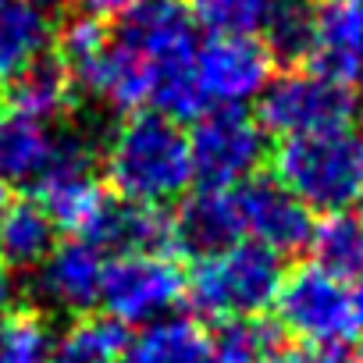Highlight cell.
Masks as SVG:
<instances>
[{
  "instance_id": "obj_24",
  "label": "cell",
  "mask_w": 363,
  "mask_h": 363,
  "mask_svg": "<svg viewBox=\"0 0 363 363\" xmlns=\"http://www.w3.org/2000/svg\"><path fill=\"white\" fill-rule=\"evenodd\" d=\"M50 328L36 310H8L0 317V363H50Z\"/></svg>"
},
{
  "instance_id": "obj_23",
  "label": "cell",
  "mask_w": 363,
  "mask_h": 363,
  "mask_svg": "<svg viewBox=\"0 0 363 363\" xmlns=\"http://www.w3.org/2000/svg\"><path fill=\"white\" fill-rule=\"evenodd\" d=\"M214 349L218 363H278V356L285 352V335L281 324L267 317H239L221 324Z\"/></svg>"
},
{
  "instance_id": "obj_16",
  "label": "cell",
  "mask_w": 363,
  "mask_h": 363,
  "mask_svg": "<svg viewBox=\"0 0 363 363\" xmlns=\"http://www.w3.org/2000/svg\"><path fill=\"white\" fill-rule=\"evenodd\" d=\"M128 363H218V349L196 317H160L128 342Z\"/></svg>"
},
{
  "instance_id": "obj_12",
  "label": "cell",
  "mask_w": 363,
  "mask_h": 363,
  "mask_svg": "<svg viewBox=\"0 0 363 363\" xmlns=\"http://www.w3.org/2000/svg\"><path fill=\"white\" fill-rule=\"evenodd\" d=\"M104 253L86 239L57 242L54 253L36 267V292L54 310L82 317L89 306L100 303V281H104Z\"/></svg>"
},
{
  "instance_id": "obj_20",
  "label": "cell",
  "mask_w": 363,
  "mask_h": 363,
  "mask_svg": "<svg viewBox=\"0 0 363 363\" xmlns=\"http://www.w3.org/2000/svg\"><path fill=\"white\" fill-rule=\"evenodd\" d=\"M128 352V328L107 313L75 317L54 342L50 363H114Z\"/></svg>"
},
{
  "instance_id": "obj_28",
  "label": "cell",
  "mask_w": 363,
  "mask_h": 363,
  "mask_svg": "<svg viewBox=\"0 0 363 363\" xmlns=\"http://www.w3.org/2000/svg\"><path fill=\"white\" fill-rule=\"evenodd\" d=\"M79 4H82L86 15H93V18H111V15H125L135 0H79Z\"/></svg>"
},
{
  "instance_id": "obj_13",
  "label": "cell",
  "mask_w": 363,
  "mask_h": 363,
  "mask_svg": "<svg viewBox=\"0 0 363 363\" xmlns=\"http://www.w3.org/2000/svg\"><path fill=\"white\" fill-rule=\"evenodd\" d=\"M93 242L100 253H171L174 250V221L164 207L128 203V200H104L100 214L79 235Z\"/></svg>"
},
{
  "instance_id": "obj_29",
  "label": "cell",
  "mask_w": 363,
  "mask_h": 363,
  "mask_svg": "<svg viewBox=\"0 0 363 363\" xmlns=\"http://www.w3.org/2000/svg\"><path fill=\"white\" fill-rule=\"evenodd\" d=\"M15 296H18V289H15V281H11V274L0 267V317H4L8 310H11V303H15Z\"/></svg>"
},
{
  "instance_id": "obj_21",
  "label": "cell",
  "mask_w": 363,
  "mask_h": 363,
  "mask_svg": "<svg viewBox=\"0 0 363 363\" xmlns=\"http://www.w3.org/2000/svg\"><path fill=\"white\" fill-rule=\"evenodd\" d=\"M313 15L317 0H271L260 22L264 50L274 65H299L310 57L313 47Z\"/></svg>"
},
{
  "instance_id": "obj_11",
  "label": "cell",
  "mask_w": 363,
  "mask_h": 363,
  "mask_svg": "<svg viewBox=\"0 0 363 363\" xmlns=\"http://www.w3.org/2000/svg\"><path fill=\"white\" fill-rule=\"evenodd\" d=\"M306 65L338 86L363 79V0H317Z\"/></svg>"
},
{
  "instance_id": "obj_3",
  "label": "cell",
  "mask_w": 363,
  "mask_h": 363,
  "mask_svg": "<svg viewBox=\"0 0 363 363\" xmlns=\"http://www.w3.org/2000/svg\"><path fill=\"white\" fill-rule=\"evenodd\" d=\"M281 278V257L242 239L221 253L200 257L193 274L186 278V296L200 317L218 324L264 317V310H271L278 299Z\"/></svg>"
},
{
  "instance_id": "obj_7",
  "label": "cell",
  "mask_w": 363,
  "mask_h": 363,
  "mask_svg": "<svg viewBox=\"0 0 363 363\" xmlns=\"http://www.w3.org/2000/svg\"><path fill=\"white\" fill-rule=\"evenodd\" d=\"M356 111L352 89L338 86L317 72H285L264 86L257 96V125L271 135H306L320 128L349 125Z\"/></svg>"
},
{
  "instance_id": "obj_2",
  "label": "cell",
  "mask_w": 363,
  "mask_h": 363,
  "mask_svg": "<svg viewBox=\"0 0 363 363\" xmlns=\"http://www.w3.org/2000/svg\"><path fill=\"white\" fill-rule=\"evenodd\" d=\"M274 178L306 211L345 214L363 203V135L349 125L289 135L274 146Z\"/></svg>"
},
{
  "instance_id": "obj_18",
  "label": "cell",
  "mask_w": 363,
  "mask_h": 363,
  "mask_svg": "<svg viewBox=\"0 0 363 363\" xmlns=\"http://www.w3.org/2000/svg\"><path fill=\"white\" fill-rule=\"evenodd\" d=\"M57 246V225L36 200H15L0 225V267L36 271Z\"/></svg>"
},
{
  "instance_id": "obj_32",
  "label": "cell",
  "mask_w": 363,
  "mask_h": 363,
  "mask_svg": "<svg viewBox=\"0 0 363 363\" xmlns=\"http://www.w3.org/2000/svg\"><path fill=\"white\" fill-rule=\"evenodd\" d=\"M356 221H359V228H363V211H359V218H356Z\"/></svg>"
},
{
  "instance_id": "obj_10",
  "label": "cell",
  "mask_w": 363,
  "mask_h": 363,
  "mask_svg": "<svg viewBox=\"0 0 363 363\" xmlns=\"http://www.w3.org/2000/svg\"><path fill=\"white\" fill-rule=\"evenodd\" d=\"M232 193H235L246 242H257L278 257H292L310 246L313 218L274 174H253Z\"/></svg>"
},
{
  "instance_id": "obj_22",
  "label": "cell",
  "mask_w": 363,
  "mask_h": 363,
  "mask_svg": "<svg viewBox=\"0 0 363 363\" xmlns=\"http://www.w3.org/2000/svg\"><path fill=\"white\" fill-rule=\"evenodd\" d=\"M313 264L342 281L363 285V228L349 214H328L310 235Z\"/></svg>"
},
{
  "instance_id": "obj_30",
  "label": "cell",
  "mask_w": 363,
  "mask_h": 363,
  "mask_svg": "<svg viewBox=\"0 0 363 363\" xmlns=\"http://www.w3.org/2000/svg\"><path fill=\"white\" fill-rule=\"evenodd\" d=\"M26 4L36 8V11H43L47 18H54V15H61L68 8V0H26Z\"/></svg>"
},
{
  "instance_id": "obj_5",
  "label": "cell",
  "mask_w": 363,
  "mask_h": 363,
  "mask_svg": "<svg viewBox=\"0 0 363 363\" xmlns=\"http://www.w3.org/2000/svg\"><path fill=\"white\" fill-rule=\"evenodd\" d=\"M189 157L200 189H235L260 171L267 157L264 128L242 107H214L196 118Z\"/></svg>"
},
{
  "instance_id": "obj_27",
  "label": "cell",
  "mask_w": 363,
  "mask_h": 363,
  "mask_svg": "<svg viewBox=\"0 0 363 363\" xmlns=\"http://www.w3.org/2000/svg\"><path fill=\"white\" fill-rule=\"evenodd\" d=\"M278 363H363V342H338V345L299 342V345H285Z\"/></svg>"
},
{
  "instance_id": "obj_19",
  "label": "cell",
  "mask_w": 363,
  "mask_h": 363,
  "mask_svg": "<svg viewBox=\"0 0 363 363\" xmlns=\"http://www.w3.org/2000/svg\"><path fill=\"white\" fill-rule=\"evenodd\" d=\"M54 40V18L29 8L26 0H4L0 4V89L15 75H22Z\"/></svg>"
},
{
  "instance_id": "obj_26",
  "label": "cell",
  "mask_w": 363,
  "mask_h": 363,
  "mask_svg": "<svg viewBox=\"0 0 363 363\" xmlns=\"http://www.w3.org/2000/svg\"><path fill=\"white\" fill-rule=\"evenodd\" d=\"M107 26H104V18H93V15H75V18H68L65 26H61V33H57V61L72 72V79L82 72V68H89L96 57H100V50L107 47Z\"/></svg>"
},
{
  "instance_id": "obj_4",
  "label": "cell",
  "mask_w": 363,
  "mask_h": 363,
  "mask_svg": "<svg viewBox=\"0 0 363 363\" xmlns=\"http://www.w3.org/2000/svg\"><path fill=\"white\" fill-rule=\"evenodd\" d=\"M274 310L278 324L299 342L338 345L363 338V285L342 281L317 264H299L281 278Z\"/></svg>"
},
{
  "instance_id": "obj_9",
  "label": "cell",
  "mask_w": 363,
  "mask_h": 363,
  "mask_svg": "<svg viewBox=\"0 0 363 363\" xmlns=\"http://www.w3.org/2000/svg\"><path fill=\"white\" fill-rule=\"evenodd\" d=\"M271 54L253 36H211L200 43L193 75L207 107H242L271 82Z\"/></svg>"
},
{
  "instance_id": "obj_33",
  "label": "cell",
  "mask_w": 363,
  "mask_h": 363,
  "mask_svg": "<svg viewBox=\"0 0 363 363\" xmlns=\"http://www.w3.org/2000/svg\"><path fill=\"white\" fill-rule=\"evenodd\" d=\"M359 121H363V104H359ZM359 135H363V132H359Z\"/></svg>"
},
{
  "instance_id": "obj_15",
  "label": "cell",
  "mask_w": 363,
  "mask_h": 363,
  "mask_svg": "<svg viewBox=\"0 0 363 363\" xmlns=\"http://www.w3.org/2000/svg\"><path fill=\"white\" fill-rule=\"evenodd\" d=\"M72 104H75V79L57 57L33 61L22 75H15L0 89V107L43 125L61 121L72 111Z\"/></svg>"
},
{
  "instance_id": "obj_14",
  "label": "cell",
  "mask_w": 363,
  "mask_h": 363,
  "mask_svg": "<svg viewBox=\"0 0 363 363\" xmlns=\"http://www.w3.org/2000/svg\"><path fill=\"white\" fill-rule=\"evenodd\" d=\"M171 221H174V250L196 260L242 242V218L232 189H200L186 196Z\"/></svg>"
},
{
  "instance_id": "obj_8",
  "label": "cell",
  "mask_w": 363,
  "mask_h": 363,
  "mask_svg": "<svg viewBox=\"0 0 363 363\" xmlns=\"http://www.w3.org/2000/svg\"><path fill=\"white\" fill-rule=\"evenodd\" d=\"M111 36L153 72L157 86L178 72H189L200 50L193 8L182 0H135L125 15H118Z\"/></svg>"
},
{
  "instance_id": "obj_25",
  "label": "cell",
  "mask_w": 363,
  "mask_h": 363,
  "mask_svg": "<svg viewBox=\"0 0 363 363\" xmlns=\"http://www.w3.org/2000/svg\"><path fill=\"white\" fill-rule=\"evenodd\" d=\"M271 0H196L193 18L211 36H253Z\"/></svg>"
},
{
  "instance_id": "obj_34",
  "label": "cell",
  "mask_w": 363,
  "mask_h": 363,
  "mask_svg": "<svg viewBox=\"0 0 363 363\" xmlns=\"http://www.w3.org/2000/svg\"><path fill=\"white\" fill-rule=\"evenodd\" d=\"M0 4H4V0H0Z\"/></svg>"
},
{
  "instance_id": "obj_17",
  "label": "cell",
  "mask_w": 363,
  "mask_h": 363,
  "mask_svg": "<svg viewBox=\"0 0 363 363\" xmlns=\"http://www.w3.org/2000/svg\"><path fill=\"white\" fill-rule=\"evenodd\" d=\"M54 135L50 125L0 107V182L33 189L50 160Z\"/></svg>"
},
{
  "instance_id": "obj_1",
  "label": "cell",
  "mask_w": 363,
  "mask_h": 363,
  "mask_svg": "<svg viewBox=\"0 0 363 363\" xmlns=\"http://www.w3.org/2000/svg\"><path fill=\"white\" fill-rule=\"evenodd\" d=\"M104 174L118 200L164 207L186 196L193 182V157L189 135L178 121L164 114H128L104 153Z\"/></svg>"
},
{
  "instance_id": "obj_6",
  "label": "cell",
  "mask_w": 363,
  "mask_h": 363,
  "mask_svg": "<svg viewBox=\"0 0 363 363\" xmlns=\"http://www.w3.org/2000/svg\"><path fill=\"white\" fill-rule=\"evenodd\" d=\"M186 296V271L167 253H125L104 264L100 306L118 324H153Z\"/></svg>"
},
{
  "instance_id": "obj_31",
  "label": "cell",
  "mask_w": 363,
  "mask_h": 363,
  "mask_svg": "<svg viewBox=\"0 0 363 363\" xmlns=\"http://www.w3.org/2000/svg\"><path fill=\"white\" fill-rule=\"evenodd\" d=\"M8 207H11V200H8V193H4V182H0V225H4V214H8Z\"/></svg>"
}]
</instances>
